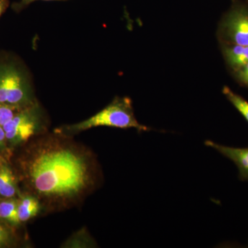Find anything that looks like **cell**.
<instances>
[{
  "label": "cell",
  "mask_w": 248,
  "mask_h": 248,
  "mask_svg": "<svg viewBox=\"0 0 248 248\" xmlns=\"http://www.w3.org/2000/svg\"><path fill=\"white\" fill-rule=\"evenodd\" d=\"M23 146L19 164L27 188L24 193L37 199L42 213L79 206L102 185L104 177L97 156L71 135L47 131Z\"/></svg>",
  "instance_id": "obj_1"
},
{
  "label": "cell",
  "mask_w": 248,
  "mask_h": 248,
  "mask_svg": "<svg viewBox=\"0 0 248 248\" xmlns=\"http://www.w3.org/2000/svg\"><path fill=\"white\" fill-rule=\"evenodd\" d=\"M8 146H22L37 135L48 131V120L40 102L26 108L4 126Z\"/></svg>",
  "instance_id": "obj_4"
},
{
  "label": "cell",
  "mask_w": 248,
  "mask_h": 248,
  "mask_svg": "<svg viewBox=\"0 0 248 248\" xmlns=\"http://www.w3.org/2000/svg\"><path fill=\"white\" fill-rule=\"evenodd\" d=\"M22 110L19 108L0 102V125L4 126Z\"/></svg>",
  "instance_id": "obj_13"
},
{
  "label": "cell",
  "mask_w": 248,
  "mask_h": 248,
  "mask_svg": "<svg viewBox=\"0 0 248 248\" xmlns=\"http://www.w3.org/2000/svg\"><path fill=\"white\" fill-rule=\"evenodd\" d=\"M233 1H236V0H232Z\"/></svg>",
  "instance_id": "obj_20"
},
{
  "label": "cell",
  "mask_w": 248,
  "mask_h": 248,
  "mask_svg": "<svg viewBox=\"0 0 248 248\" xmlns=\"http://www.w3.org/2000/svg\"><path fill=\"white\" fill-rule=\"evenodd\" d=\"M18 195L21 193L17 174L2 158L0 162V200L16 198Z\"/></svg>",
  "instance_id": "obj_7"
},
{
  "label": "cell",
  "mask_w": 248,
  "mask_h": 248,
  "mask_svg": "<svg viewBox=\"0 0 248 248\" xmlns=\"http://www.w3.org/2000/svg\"></svg>",
  "instance_id": "obj_21"
},
{
  "label": "cell",
  "mask_w": 248,
  "mask_h": 248,
  "mask_svg": "<svg viewBox=\"0 0 248 248\" xmlns=\"http://www.w3.org/2000/svg\"><path fill=\"white\" fill-rule=\"evenodd\" d=\"M1 159H2V156H0V162H1Z\"/></svg>",
  "instance_id": "obj_19"
},
{
  "label": "cell",
  "mask_w": 248,
  "mask_h": 248,
  "mask_svg": "<svg viewBox=\"0 0 248 248\" xmlns=\"http://www.w3.org/2000/svg\"><path fill=\"white\" fill-rule=\"evenodd\" d=\"M42 213L40 202L34 196L23 193L18 199V216L21 223H26Z\"/></svg>",
  "instance_id": "obj_9"
},
{
  "label": "cell",
  "mask_w": 248,
  "mask_h": 248,
  "mask_svg": "<svg viewBox=\"0 0 248 248\" xmlns=\"http://www.w3.org/2000/svg\"><path fill=\"white\" fill-rule=\"evenodd\" d=\"M37 1H64V0H19L17 2L13 3L11 5V9L15 12L20 13L23 10L27 8L29 5L32 4V3L35 2Z\"/></svg>",
  "instance_id": "obj_16"
},
{
  "label": "cell",
  "mask_w": 248,
  "mask_h": 248,
  "mask_svg": "<svg viewBox=\"0 0 248 248\" xmlns=\"http://www.w3.org/2000/svg\"><path fill=\"white\" fill-rule=\"evenodd\" d=\"M222 93L248 123V101L227 86L223 88Z\"/></svg>",
  "instance_id": "obj_12"
},
{
  "label": "cell",
  "mask_w": 248,
  "mask_h": 248,
  "mask_svg": "<svg viewBox=\"0 0 248 248\" xmlns=\"http://www.w3.org/2000/svg\"><path fill=\"white\" fill-rule=\"evenodd\" d=\"M221 51L232 73L248 63V46L221 44Z\"/></svg>",
  "instance_id": "obj_8"
},
{
  "label": "cell",
  "mask_w": 248,
  "mask_h": 248,
  "mask_svg": "<svg viewBox=\"0 0 248 248\" xmlns=\"http://www.w3.org/2000/svg\"><path fill=\"white\" fill-rule=\"evenodd\" d=\"M232 73L239 84L248 87V63Z\"/></svg>",
  "instance_id": "obj_15"
},
{
  "label": "cell",
  "mask_w": 248,
  "mask_h": 248,
  "mask_svg": "<svg viewBox=\"0 0 248 248\" xmlns=\"http://www.w3.org/2000/svg\"><path fill=\"white\" fill-rule=\"evenodd\" d=\"M9 6V0H0V17L6 12Z\"/></svg>",
  "instance_id": "obj_18"
},
{
  "label": "cell",
  "mask_w": 248,
  "mask_h": 248,
  "mask_svg": "<svg viewBox=\"0 0 248 248\" xmlns=\"http://www.w3.org/2000/svg\"><path fill=\"white\" fill-rule=\"evenodd\" d=\"M38 102L30 73L20 59L6 52L0 53V102L26 108Z\"/></svg>",
  "instance_id": "obj_2"
},
{
  "label": "cell",
  "mask_w": 248,
  "mask_h": 248,
  "mask_svg": "<svg viewBox=\"0 0 248 248\" xmlns=\"http://www.w3.org/2000/svg\"><path fill=\"white\" fill-rule=\"evenodd\" d=\"M15 241L14 234L9 227L0 222V248L12 246Z\"/></svg>",
  "instance_id": "obj_14"
},
{
  "label": "cell",
  "mask_w": 248,
  "mask_h": 248,
  "mask_svg": "<svg viewBox=\"0 0 248 248\" xmlns=\"http://www.w3.org/2000/svg\"><path fill=\"white\" fill-rule=\"evenodd\" d=\"M218 35L221 44L248 46V3L233 1L222 17Z\"/></svg>",
  "instance_id": "obj_5"
},
{
  "label": "cell",
  "mask_w": 248,
  "mask_h": 248,
  "mask_svg": "<svg viewBox=\"0 0 248 248\" xmlns=\"http://www.w3.org/2000/svg\"><path fill=\"white\" fill-rule=\"evenodd\" d=\"M0 219L10 226L17 227L22 224L18 216L17 198L0 201Z\"/></svg>",
  "instance_id": "obj_10"
},
{
  "label": "cell",
  "mask_w": 248,
  "mask_h": 248,
  "mask_svg": "<svg viewBox=\"0 0 248 248\" xmlns=\"http://www.w3.org/2000/svg\"><path fill=\"white\" fill-rule=\"evenodd\" d=\"M205 145L214 148L225 157L231 160L237 167L239 179L248 182V148L223 146L210 140L205 141Z\"/></svg>",
  "instance_id": "obj_6"
},
{
  "label": "cell",
  "mask_w": 248,
  "mask_h": 248,
  "mask_svg": "<svg viewBox=\"0 0 248 248\" xmlns=\"http://www.w3.org/2000/svg\"><path fill=\"white\" fill-rule=\"evenodd\" d=\"M107 126L120 129L135 128L139 132L149 131L151 128L142 125L134 113L133 102L128 97H115L103 110L79 123L62 125L55 131L66 135H76L96 127Z\"/></svg>",
  "instance_id": "obj_3"
},
{
  "label": "cell",
  "mask_w": 248,
  "mask_h": 248,
  "mask_svg": "<svg viewBox=\"0 0 248 248\" xmlns=\"http://www.w3.org/2000/svg\"><path fill=\"white\" fill-rule=\"evenodd\" d=\"M63 248H95L97 244L91 237L89 232L85 228H81L79 231L71 236L62 245Z\"/></svg>",
  "instance_id": "obj_11"
},
{
  "label": "cell",
  "mask_w": 248,
  "mask_h": 248,
  "mask_svg": "<svg viewBox=\"0 0 248 248\" xmlns=\"http://www.w3.org/2000/svg\"><path fill=\"white\" fill-rule=\"evenodd\" d=\"M7 141H6V134L3 126L0 125V153L6 151L8 149Z\"/></svg>",
  "instance_id": "obj_17"
}]
</instances>
